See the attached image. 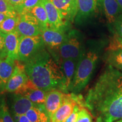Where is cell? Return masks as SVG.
Returning a JSON list of instances; mask_svg holds the SVG:
<instances>
[{
	"label": "cell",
	"mask_w": 122,
	"mask_h": 122,
	"mask_svg": "<svg viewBox=\"0 0 122 122\" xmlns=\"http://www.w3.org/2000/svg\"><path fill=\"white\" fill-rule=\"evenodd\" d=\"M85 105L104 122L122 119V72L107 65L88 91Z\"/></svg>",
	"instance_id": "6da1fadb"
},
{
	"label": "cell",
	"mask_w": 122,
	"mask_h": 122,
	"mask_svg": "<svg viewBox=\"0 0 122 122\" xmlns=\"http://www.w3.org/2000/svg\"><path fill=\"white\" fill-rule=\"evenodd\" d=\"M23 63L29 80L36 87L65 93V76L61 66L45 48Z\"/></svg>",
	"instance_id": "7a4b0ae2"
},
{
	"label": "cell",
	"mask_w": 122,
	"mask_h": 122,
	"mask_svg": "<svg viewBox=\"0 0 122 122\" xmlns=\"http://www.w3.org/2000/svg\"><path fill=\"white\" fill-rule=\"evenodd\" d=\"M101 50L99 47L85 50L77 63L70 92L78 94L87 85L97 67Z\"/></svg>",
	"instance_id": "3957f363"
},
{
	"label": "cell",
	"mask_w": 122,
	"mask_h": 122,
	"mask_svg": "<svg viewBox=\"0 0 122 122\" xmlns=\"http://www.w3.org/2000/svg\"><path fill=\"white\" fill-rule=\"evenodd\" d=\"M84 51L81 34L76 30H71L67 33L65 40L59 47L58 53L61 61L73 59L79 61Z\"/></svg>",
	"instance_id": "277c9868"
},
{
	"label": "cell",
	"mask_w": 122,
	"mask_h": 122,
	"mask_svg": "<svg viewBox=\"0 0 122 122\" xmlns=\"http://www.w3.org/2000/svg\"><path fill=\"white\" fill-rule=\"evenodd\" d=\"M45 46L41 35L20 36L18 61L24 63L40 50L45 48Z\"/></svg>",
	"instance_id": "5b68a950"
},
{
	"label": "cell",
	"mask_w": 122,
	"mask_h": 122,
	"mask_svg": "<svg viewBox=\"0 0 122 122\" xmlns=\"http://www.w3.org/2000/svg\"><path fill=\"white\" fill-rule=\"evenodd\" d=\"M29 80L24 63L16 60L14 70L6 85L5 91L11 93H19L25 87Z\"/></svg>",
	"instance_id": "8992f818"
},
{
	"label": "cell",
	"mask_w": 122,
	"mask_h": 122,
	"mask_svg": "<svg viewBox=\"0 0 122 122\" xmlns=\"http://www.w3.org/2000/svg\"><path fill=\"white\" fill-rule=\"evenodd\" d=\"M16 30L20 36H39L42 32L39 22L30 13L20 15Z\"/></svg>",
	"instance_id": "52a82bcc"
},
{
	"label": "cell",
	"mask_w": 122,
	"mask_h": 122,
	"mask_svg": "<svg viewBox=\"0 0 122 122\" xmlns=\"http://www.w3.org/2000/svg\"><path fill=\"white\" fill-rule=\"evenodd\" d=\"M43 3L48 15L49 27L66 30L69 22L64 19L59 10L50 0H43Z\"/></svg>",
	"instance_id": "ba28073f"
},
{
	"label": "cell",
	"mask_w": 122,
	"mask_h": 122,
	"mask_svg": "<svg viewBox=\"0 0 122 122\" xmlns=\"http://www.w3.org/2000/svg\"><path fill=\"white\" fill-rule=\"evenodd\" d=\"M99 6H101V0H77L76 22L79 24L84 22L96 13Z\"/></svg>",
	"instance_id": "9c48e42d"
},
{
	"label": "cell",
	"mask_w": 122,
	"mask_h": 122,
	"mask_svg": "<svg viewBox=\"0 0 122 122\" xmlns=\"http://www.w3.org/2000/svg\"><path fill=\"white\" fill-rule=\"evenodd\" d=\"M104 60L107 65L122 72V48L117 36L106 50Z\"/></svg>",
	"instance_id": "30bf717a"
},
{
	"label": "cell",
	"mask_w": 122,
	"mask_h": 122,
	"mask_svg": "<svg viewBox=\"0 0 122 122\" xmlns=\"http://www.w3.org/2000/svg\"><path fill=\"white\" fill-rule=\"evenodd\" d=\"M45 45L51 50H57L65 40L67 36L66 30L48 28L42 30L41 35Z\"/></svg>",
	"instance_id": "8fae6325"
},
{
	"label": "cell",
	"mask_w": 122,
	"mask_h": 122,
	"mask_svg": "<svg viewBox=\"0 0 122 122\" xmlns=\"http://www.w3.org/2000/svg\"><path fill=\"white\" fill-rule=\"evenodd\" d=\"M68 22H72L77 12V0H50Z\"/></svg>",
	"instance_id": "7c38bea8"
},
{
	"label": "cell",
	"mask_w": 122,
	"mask_h": 122,
	"mask_svg": "<svg viewBox=\"0 0 122 122\" xmlns=\"http://www.w3.org/2000/svg\"><path fill=\"white\" fill-rule=\"evenodd\" d=\"M65 94L58 89H53L47 92L44 106L50 118L62 105Z\"/></svg>",
	"instance_id": "4fadbf2b"
},
{
	"label": "cell",
	"mask_w": 122,
	"mask_h": 122,
	"mask_svg": "<svg viewBox=\"0 0 122 122\" xmlns=\"http://www.w3.org/2000/svg\"><path fill=\"white\" fill-rule=\"evenodd\" d=\"M10 108L13 115L25 114L36 104L26 97L19 93H13L11 97Z\"/></svg>",
	"instance_id": "5bb4252c"
},
{
	"label": "cell",
	"mask_w": 122,
	"mask_h": 122,
	"mask_svg": "<svg viewBox=\"0 0 122 122\" xmlns=\"http://www.w3.org/2000/svg\"><path fill=\"white\" fill-rule=\"evenodd\" d=\"M15 62L8 56L0 59V94L5 91L6 85L14 70Z\"/></svg>",
	"instance_id": "9a60e30c"
},
{
	"label": "cell",
	"mask_w": 122,
	"mask_h": 122,
	"mask_svg": "<svg viewBox=\"0 0 122 122\" xmlns=\"http://www.w3.org/2000/svg\"><path fill=\"white\" fill-rule=\"evenodd\" d=\"M46 91L36 87L29 80L25 87L19 94H22L37 105H43L45 103Z\"/></svg>",
	"instance_id": "2e32d148"
},
{
	"label": "cell",
	"mask_w": 122,
	"mask_h": 122,
	"mask_svg": "<svg viewBox=\"0 0 122 122\" xmlns=\"http://www.w3.org/2000/svg\"><path fill=\"white\" fill-rule=\"evenodd\" d=\"M5 43L7 55L13 60H18L20 35L16 30L5 34Z\"/></svg>",
	"instance_id": "e0dca14e"
},
{
	"label": "cell",
	"mask_w": 122,
	"mask_h": 122,
	"mask_svg": "<svg viewBox=\"0 0 122 122\" xmlns=\"http://www.w3.org/2000/svg\"><path fill=\"white\" fill-rule=\"evenodd\" d=\"M101 1L107 23L112 27L115 20L122 13V9L116 0H101Z\"/></svg>",
	"instance_id": "ac0fdd59"
},
{
	"label": "cell",
	"mask_w": 122,
	"mask_h": 122,
	"mask_svg": "<svg viewBox=\"0 0 122 122\" xmlns=\"http://www.w3.org/2000/svg\"><path fill=\"white\" fill-rule=\"evenodd\" d=\"M78 61L73 59H65L61 61V66L65 76V93H68L74 79Z\"/></svg>",
	"instance_id": "d6986e66"
},
{
	"label": "cell",
	"mask_w": 122,
	"mask_h": 122,
	"mask_svg": "<svg viewBox=\"0 0 122 122\" xmlns=\"http://www.w3.org/2000/svg\"><path fill=\"white\" fill-rule=\"evenodd\" d=\"M25 115L30 122H51L44 105H36L29 110Z\"/></svg>",
	"instance_id": "ffe728a7"
},
{
	"label": "cell",
	"mask_w": 122,
	"mask_h": 122,
	"mask_svg": "<svg viewBox=\"0 0 122 122\" xmlns=\"http://www.w3.org/2000/svg\"><path fill=\"white\" fill-rule=\"evenodd\" d=\"M30 13L32 14L37 20L42 30L48 28V15L44 6L43 0H42L41 2H40L37 6L33 7Z\"/></svg>",
	"instance_id": "44dd1931"
},
{
	"label": "cell",
	"mask_w": 122,
	"mask_h": 122,
	"mask_svg": "<svg viewBox=\"0 0 122 122\" xmlns=\"http://www.w3.org/2000/svg\"><path fill=\"white\" fill-rule=\"evenodd\" d=\"M19 19V15L9 16L0 24V31L5 34H7L16 30Z\"/></svg>",
	"instance_id": "7402d4cb"
},
{
	"label": "cell",
	"mask_w": 122,
	"mask_h": 122,
	"mask_svg": "<svg viewBox=\"0 0 122 122\" xmlns=\"http://www.w3.org/2000/svg\"><path fill=\"white\" fill-rule=\"evenodd\" d=\"M0 117L4 122H15L9 110L4 93L0 94Z\"/></svg>",
	"instance_id": "603a6c76"
},
{
	"label": "cell",
	"mask_w": 122,
	"mask_h": 122,
	"mask_svg": "<svg viewBox=\"0 0 122 122\" xmlns=\"http://www.w3.org/2000/svg\"><path fill=\"white\" fill-rule=\"evenodd\" d=\"M42 0H25L22 4L15 7V9L19 15L30 13L33 7L37 6Z\"/></svg>",
	"instance_id": "cb8c5ba5"
},
{
	"label": "cell",
	"mask_w": 122,
	"mask_h": 122,
	"mask_svg": "<svg viewBox=\"0 0 122 122\" xmlns=\"http://www.w3.org/2000/svg\"><path fill=\"white\" fill-rule=\"evenodd\" d=\"M0 13H4L11 16L19 15L15 7L7 0H0Z\"/></svg>",
	"instance_id": "d4e9b609"
},
{
	"label": "cell",
	"mask_w": 122,
	"mask_h": 122,
	"mask_svg": "<svg viewBox=\"0 0 122 122\" xmlns=\"http://www.w3.org/2000/svg\"><path fill=\"white\" fill-rule=\"evenodd\" d=\"M76 122H93L92 117L87 108L85 107L80 108Z\"/></svg>",
	"instance_id": "484cf974"
},
{
	"label": "cell",
	"mask_w": 122,
	"mask_h": 122,
	"mask_svg": "<svg viewBox=\"0 0 122 122\" xmlns=\"http://www.w3.org/2000/svg\"><path fill=\"white\" fill-rule=\"evenodd\" d=\"M112 32L117 37L122 38V13L115 20L112 25Z\"/></svg>",
	"instance_id": "4316f807"
},
{
	"label": "cell",
	"mask_w": 122,
	"mask_h": 122,
	"mask_svg": "<svg viewBox=\"0 0 122 122\" xmlns=\"http://www.w3.org/2000/svg\"><path fill=\"white\" fill-rule=\"evenodd\" d=\"M7 56L5 43L4 33L0 31V59H4Z\"/></svg>",
	"instance_id": "83f0119b"
},
{
	"label": "cell",
	"mask_w": 122,
	"mask_h": 122,
	"mask_svg": "<svg viewBox=\"0 0 122 122\" xmlns=\"http://www.w3.org/2000/svg\"><path fill=\"white\" fill-rule=\"evenodd\" d=\"M81 107V106H80L79 105H76L72 112L68 117V118L66 120L65 122H76L77 118V116H78L79 110H80Z\"/></svg>",
	"instance_id": "f1b7e54d"
},
{
	"label": "cell",
	"mask_w": 122,
	"mask_h": 122,
	"mask_svg": "<svg viewBox=\"0 0 122 122\" xmlns=\"http://www.w3.org/2000/svg\"><path fill=\"white\" fill-rule=\"evenodd\" d=\"M15 122H30L25 114L19 115H13Z\"/></svg>",
	"instance_id": "f546056e"
},
{
	"label": "cell",
	"mask_w": 122,
	"mask_h": 122,
	"mask_svg": "<svg viewBox=\"0 0 122 122\" xmlns=\"http://www.w3.org/2000/svg\"><path fill=\"white\" fill-rule=\"evenodd\" d=\"M14 7L16 6L25 1V0H7Z\"/></svg>",
	"instance_id": "4dcf8cb0"
},
{
	"label": "cell",
	"mask_w": 122,
	"mask_h": 122,
	"mask_svg": "<svg viewBox=\"0 0 122 122\" xmlns=\"http://www.w3.org/2000/svg\"><path fill=\"white\" fill-rule=\"evenodd\" d=\"M9 16H10V15L7 14H6L0 13V24L4 22L6 18L9 17Z\"/></svg>",
	"instance_id": "1f68e13d"
},
{
	"label": "cell",
	"mask_w": 122,
	"mask_h": 122,
	"mask_svg": "<svg viewBox=\"0 0 122 122\" xmlns=\"http://www.w3.org/2000/svg\"><path fill=\"white\" fill-rule=\"evenodd\" d=\"M96 122H104L102 120V119L100 118V117H97V120H96ZM114 122H122V119H120L118 120H117V121H115Z\"/></svg>",
	"instance_id": "d6a6232c"
},
{
	"label": "cell",
	"mask_w": 122,
	"mask_h": 122,
	"mask_svg": "<svg viewBox=\"0 0 122 122\" xmlns=\"http://www.w3.org/2000/svg\"><path fill=\"white\" fill-rule=\"evenodd\" d=\"M116 1H117V2H118L119 5L120 6V7L122 9V0H116Z\"/></svg>",
	"instance_id": "836d02e7"
},
{
	"label": "cell",
	"mask_w": 122,
	"mask_h": 122,
	"mask_svg": "<svg viewBox=\"0 0 122 122\" xmlns=\"http://www.w3.org/2000/svg\"><path fill=\"white\" fill-rule=\"evenodd\" d=\"M118 40L119 41L120 46H121V47L122 48V38H118Z\"/></svg>",
	"instance_id": "e575fe53"
},
{
	"label": "cell",
	"mask_w": 122,
	"mask_h": 122,
	"mask_svg": "<svg viewBox=\"0 0 122 122\" xmlns=\"http://www.w3.org/2000/svg\"><path fill=\"white\" fill-rule=\"evenodd\" d=\"M0 122H4L2 121V119L1 118V117H0Z\"/></svg>",
	"instance_id": "d590c367"
}]
</instances>
